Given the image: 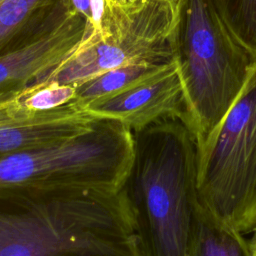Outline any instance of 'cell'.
<instances>
[{"mask_svg":"<svg viewBox=\"0 0 256 256\" xmlns=\"http://www.w3.org/2000/svg\"><path fill=\"white\" fill-rule=\"evenodd\" d=\"M0 256H138L118 191L0 184Z\"/></svg>","mask_w":256,"mask_h":256,"instance_id":"6da1fadb","label":"cell"},{"mask_svg":"<svg viewBox=\"0 0 256 256\" xmlns=\"http://www.w3.org/2000/svg\"><path fill=\"white\" fill-rule=\"evenodd\" d=\"M133 133V156L118 190L138 256H187L199 195L196 143L178 119Z\"/></svg>","mask_w":256,"mask_h":256,"instance_id":"7a4b0ae2","label":"cell"},{"mask_svg":"<svg viewBox=\"0 0 256 256\" xmlns=\"http://www.w3.org/2000/svg\"><path fill=\"white\" fill-rule=\"evenodd\" d=\"M186 101L185 125L204 143L244 87L256 56L223 21L211 0H178L170 38Z\"/></svg>","mask_w":256,"mask_h":256,"instance_id":"3957f363","label":"cell"},{"mask_svg":"<svg viewBox=\"0 0 256 256\" xmlns=\"http://www.w3.org/2000/svg\"><path fill=\"white\" fill-rule=\"evenodd\" d=\"M199 200L221 221L256 229V63L224 117L196 147Z\"/></svg>","mask_w":256,"mask_h":256,"instance_id":"277c9868","label":"cell"},{"mask_svg":"<svg viewBox=\"0 0 256 256\" xmlns=\"http://www.w3.org/2000/svg\"><path fill=\"white\" fill-rule=\"evenodd\" d=\"M132 156V131L117 120L97 117L81 133L0 158V184L118 191Z\"/></svg>","mask_w":256,"mask_h":256,"instance_id":"5b68a950","label":"cell"},{"mask_svg":"<svg viewBox=\"0 0 256 256\" xmlns=\"http://www.w3.org/2000/svg\"><path fill=\"white\" fill-rule=\"evenodd\" d=\"M175 18L176 4L167 0H106L99 31L35 83L75 86L117 67L169 62Z\"/></svg>","mask_w":256,"mask_h":256,"instance_id":"8992f818","label":"cell"},{"mask_svg":"<svg viewBox=\"0 0 256 256\" xmlns=\"http://www.w3.org/2000/svg\"><path fill=\"white\" fill-rule=\"evenodd\" d=\"M96 117L117 120L132 132L163 119L185 123L186 101L174 61L130 89L90 102L84 107Z\"/></svg>","mask_w":256,"mask_h":256,"instance_id":"52a82bcc","label":"cell"},{"mask_svg":"<svg viewBox=\"0 0 256 256\" xmlns=\"http://www.w3.org/2000/svg\"><path fill=\"white\" fill-rule=\"evenodd\" d=\"M17 93L0 100V158L81 133L97 118L76 100L33 111Z\"/></svg>","mask_w":256,"mask_h":256,"instance_id":"ba28073f","label":"cell"},{"mask_svg":"<svg viewBox=\"0 0 256 256\" xmlns=\"http://www.w3.org/2000/svg\"><path fill=\"white\" fill-rule=\"evenodd\" d=\"M91 33L76 11L41 39L0 56V100L35 83L77 50Z\"/></svg>","mask_w":256,"mask_h":256,"instance_id":"9c48e42d","label":"cell"},{"mask_svg":"<svg viewBox=\"0 0 256 256\" xmlns=\"http://www.w3.org/2000/svg\"><path fill=\"white\" fill-rule=\"evenodd\" d=\"M73 11L70 0H0V56L46 36Z\"/></svg>","mask_w":256,"mask_h":256,"instance_id":"30bf717a","label":"cell"},{"mask_svg":"<svg viewBox=\"0 0 256 256\" xmlns=\"http://www.w3.org/2000/svg\"><path fill=\"white\" fill-rule=\"evenodd\" d=\"M187 256H250V244L199 200L196 205Z\"/></svg>","mask_w":256,"mask_h":256,"instance_id":"8fae6325","label":"cell"},{"mask_svg":"<svg viewBox=\"0 0 256 256\" xmlns=\"http://www.w3.org/2000/svg\"><path fill=\"white\" fill-rule=\"evenodd\" d=\"M169 62L130 64L103 72L75 85V100L85 107L92 101L126 91L156 74Z\"/></svg>","mask_w":256,"mask_h":256,"instance_id":"7c38bea8","label":"cell"},{"mask_svg":"<svg viewBox=\"0 0 256 256\" xmlns=\"http://www.w3.org/2000/svg\"><path fill=\"white\" fill-rule=\"evenodd\" d=\"M237 40L256 56V0H211Z\"/></svg>","mask_w":256,"mask_h":256,"instance_id":"4fadbf2b","label":"cell"},{"mask_svg":"<svg viewBox=\"0 0 256 256\" xmlns=\"http://www.w3.org/2000/svg\"><path fill=\"white\" fill-rule=\"evenodd\" d=\"M72 8L85 20L91 33H97L105 8L106 0H70Z\"/></svg>","mask_w":256,"mask_h":256,"instance_id":"5bb4252c","label":"cell"},{"mask_svg":"<svg viewBox=\"0 0 256 256\" xmlns=\"http://www.w3.org/2000/svg\"><path fill=\"white\" fill-rule=\"evenodd\" d=\"M250 244V256H256V229H255V234L251 241L249 242Z\"/></svg>","mask_w":256,"mask_h":256,"instance_id":"9a60e30c","label":"cell"},{"mask_svg":"<svg viewBox=\"0 0 256 256\" xmlns=\"http://www.w3.org/2000/svg\"><path fill=\"white\" fill-rule=\"evenodd\" d=\"M167 1H170V2H173V3H175V4H176L178 0H167Z\"/></svg>","mask_w":256,"mask_h":256,"instance_id":"2e32d148","label":"cell"}]
</instances>
